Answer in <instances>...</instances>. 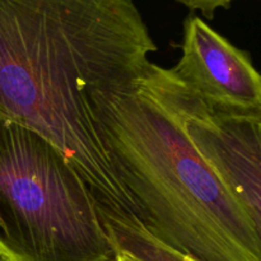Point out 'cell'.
Instances as JSON below:
<instances>
[{
    "mask_svg": "<svg viewBox=\"0 0 261 261\" xmlns=\"http://www.w3.org/2000/svg\"><path fill=\"white\" fill-rule=\"evenodd\" d=\"M155 51L133 0H0V120L55 145L99 209L138 221L97 132L88 93L140 74Z\"/></svg>",
    "mask_w": 261,
    "mask_h": 261,
    "instance_id": "obj_1",
    "label": "cell"
},
{
    "mask_svg": "<svg viewBox=\"0 0 261 261\" xmlns=\"http://www.w3.org/2000/svg\"><path fill=\"white\" fill-rule=\"evenodd\" d=\"M92 116L107 155L154 239L198 261H261L240 201L189 134L195 94L150 63L133 78L93 86Z\"/></svg>",
    "mask_w": 261,
    "mask_h": 261,
    "instance_id": "obj_2",
    "label": "cell"
},
{
    "mask_svg": "<svg viewBox=\"0 0 261 261\" xmlns=\"http://www.w3.org/2000/svg\"><path fill=\"white\" fill-rule=\"evenodd\" d=\"M0 237L22 261H112L98 204L65 155L0 120Z\"/></svg>",
    "mask_w": 261,
    "mask_h": 261,
    "instance_id": "obj_3",
    "label": "cell"
},
{
    "mask_svg": "<svg viewBox=\"0 0 261 261\" xmlns=\"http://www.w3.org/2000/svg\"><path fill=\"white\" fill-rule=\"evenodd\" d=\"M170 70L213 116L261 119V73L198 15L184 22L182 55Z\"/></svg>",
    "mask_w": 261,
    "mask_h": 261,
    "instance_id": "obj_4",
    "label": "cell"
},
{
    "mask_svg": "<svg viewBox=\"0 0 261 261\" xmlns=\"http://www.w3.org/2000/svg\"><path fill=\"white\" fill-rule=\"evenodd\" d=\"M188 127L194 144L246 212L261 242V119L213 116L196 97Z\"/></svg>",
    "mask_w": 261,
    "mask_h": 261,
    "instance_id": "obj_5",
    "label": "cell"
},
{
    "mask_svg": "<svg viewBox=\"0 0 261 261\" xmlns=\"http://www.w3.org/2000/svg\"><path fill=\"white\" fill-rule=\"evenodd\" d=\"M140 261H198L190 256L175 251L158 240H150L143 246L139 255Z\"/></svg>",
    "mask_w": 261,
    "mask_h": 261,
    "instance_id": "obj_6",
    "label": "cell"
},
{
    "mask_svg": "<svg viewBox=\"0 0 261 261\" xmlns=\"http://www.w3.org/2000/svg\"><path fill=\"white\" fill-rule=\"evenodd\" d=\"M190 10H200L201 14L208 19H213L217 9L229 8L234 0H176Z\"/></svg>",
    "mask_w": 261,
    "mask_h": 261,
    "instance_id": "obj_7",
    "label": "cell"
},
{
    "mask_svg": "<svg viewBox=\"0 0 261 261\" xmlns=\"http://www.w3.org/2000/svg\"><path fill=\"white\" fill-rule=\"evenodd\" d=\"M0 261H22L19 256L0 237Z\"/></svg>",
    "mask_w": 261,
    "mask_h": 261,
    "instance_id": "obj_8",
    "label": "cell"
},
{
    "mask_svg": "<svg viewBox=\"0 0 261 261\" xmlns=\"http://www.w3.org/2000/svg\"><path fill=\"white\" fill-rule=\"evenodd\" d=\"M116 252V255H115L114 260L112 261H137L135 259H133L132 256H129V255L124 254V252H120V251H115Z\"/></svg>",
    "mask_w": 261,
    "mask_h": 261,
    "instance_id": "obj_9",
    "label": "cell"
}]
</instances>
